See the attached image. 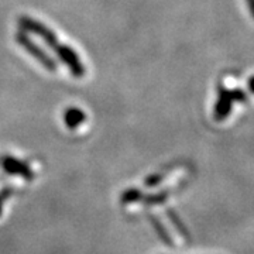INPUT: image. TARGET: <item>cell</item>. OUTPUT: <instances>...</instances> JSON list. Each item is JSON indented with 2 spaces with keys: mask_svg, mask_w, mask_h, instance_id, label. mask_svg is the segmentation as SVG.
<instances>
[{
  "mask_svg": "<svg viewBox=\"0 0 254 254\" xmlns=\"http://www.w3.org/2000/svg\"><path fill=\"white\" fill-rule=\"evenodd\" d=\"M247 86H249V89H250V92L254 95V75L249 79V82H247Z\"/></svg>",
  "mask_w": 254,
  "mask_h": 254,
  "instance_id": "cell-8",
  "label": "cell"
},
{
  "mask_svg": "<svg viewBox=\"0 0 254 254\" xmlns=\"http://www.w3.org/2000/svg\"><path fill=\"white\" fill-rule=\"evenodd\" d=\"M233 98H232V93L229 89L225 88H220L219 89V96L218 102L215 105V110H213V116L218 122H222L230 115L232 112V106H233Z\"/></svg>",
  "mask_w": 254,
  "mask_h": 254,
  "instance_id": "cell-3",
  "label": "cell"
},
{
  "mask_svg": "<svg viewBox=\"0 0 254 254\" xmlns=\"http://www.w3.org/2000/svg\"><path fill=\"white\" fill-rule=\"evenodd\" d=\"M16 41H17L18 46L23 47L28 54L31 55L33 58H36L37 61L41 64L44 68H47L48 71H55L57 69V64H55L54 60L47 54L46 51H43L40 47L37 46L34 41H31L23 30L16 34Z\"/></svg>",
  "mask_w": 254,
  "mask_h": 254,
  "instance_id": "cell-1",
  "label": "cell"
},
{
  "mask_svg": "<svg viewBox=\"0 0 254 254\" xmlns=\"http://www.w3.org/2000/svg\"><path fill=\"white\" fill-rule=\"evenodd\" d=\"M85 119H86L85 113L78 108H69L64 113V123L69 128H76L78 126H81Z\"/></svg>",
  "mask_w": 254,
  "mask_h": 254,
  "instance_id": "cell-4",
  "label": "cell"
},
{
  "mask_svg": "<svg viewBox=\"0 0 254 254\" xmlns=\"http://www.w3.org/2000/svg\"><path fill=\"white\" fill-rule=\"evenodd\" d=\"M246 3H247V9L250 11V14L254 18V0H246Z\"/></svg>",
  "mask_w": 254,
  "mask_h": 254,
  "instance_id": "cell-7",
  "label": "cell"
},
{
  "mask_svg": "<svg viewBox=\"0 0 254 254\" xmlns=\"http://www.w3.org/2000/svg\"><path fill=\"white\" fill-rule=\"evenodd\" d=\"M3 165H4V168H6L9 173L23 174L24 177H28V175H30V171H28L27 167L23 165L21 163H18V161H16V160H13V158H6Z\"/></svg>",
  "mask_w": 254,
  "mask_h": 254,
  "instance_id": "cell-5",
  "label": "cell"
},
{
  "mask_svg": "<svg viewBox=\"0 0 254 254\" xmlns=\"http://www.w3.org/2000/svg\"><path fill=\"white\" fill-rule=\"evenodd\" d=\"M232 93V98L235 102H240V103H243L247 100V95H246L245 91H242V89H233V91H230Z\"/></svg>",
  "mask_w": 254,
  "mask_h": 254,
  "instance_id": "cell-6",
  "label": "cell"
},
{
  "mask_svg": "<svg viewBox=\"0 0 254 254\" xmlns=\"http://www.w3.org/2000/svg\"><path fill=\"white\" fill-rule=\"evenodd\" d=\"M54 53L58 55V58L61 60V63H63L66 68H69V71L72 72L73 76L82 78V76L85 75V66H83V64H82L81 58L78 57V54L73 51L71 47L60 44V46L55 48Z\"/></svg>",
  "mask_w": 254,
  "mask_h": 254,
  "instance_id": "cell-2",
  "label": "cell"
}]
</instances>
